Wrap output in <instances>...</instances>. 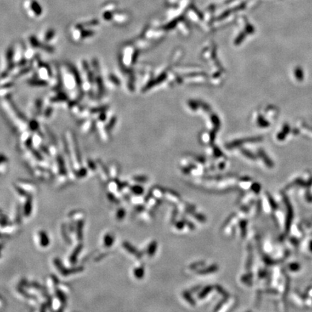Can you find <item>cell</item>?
Instances as JSON below:
<instances>
[{"instance_id":"6da1fadb","label":"cell","mask_w":312,"mask_h":312,"mask_svg":"<svg viewBox=\"0 0 312 312\" xmlns=\"http://www.w3.org/2000/svg\"><path fill=\"white\" fill-rule=\"evenodd\" d=\"M40 243L43 247L47 246L49 244V239L48 235L44 231H41L39 233Z\"/></svg>"},{"instance_id":"7a4b0ae2","label":"cell","mask_w":312,"mask_h":312,"mask_svg":"<svg viewBox=\"0 0 312 312\" xmlns=\"http://www.w3.org/2000/svg\"><path fill=\"white\" fill-rule=\"evenodd\" d=\"M32 210V202L31 199H28L27 202H26L25 205V208H24V213L26 216L30 215V212H31Z\"/></svg>"},{"instance_id":"3957f363","label":"cell","mask_w":312,"mask_h":312,"mask_svg":"<svg viewBox=\"0 0 312 312\" xmlns=\"http://www.w3.org/2000/svg\"><path fill=\"white\" fill-rule=\"evenodd\" d=\"M81 248H82V246H78L77 248H76L75 252L72 253V255L71 256V257H70V261H71L72 263H74V262H76V259H77L78 254H79Z\"/></svg>"},{"instance_id":"277c9868","label":"cell","mask_w":312,"mask_h":312,"mask_svg":"<svg viewBox=\"0 0 312 312\" xmlns=\"http://www.w3.org/2000/svg\"><path fill=\"white\" fill-rule=\"evenodd\" d=\"M114 241V238L111 236L110 234H107L105 237H104V243L106 246H111L113 243Z\"/></svg>"},{"instance_id":"5b68a950","label":"cell","mask_w":312,"mask_h":312,"mask_svg":"<svg viewBox=\"0 0 312 312\" xmlns=\"http://www.w3.org/2000/svg\"><path fill=\"white\" fill-rule=\"evenodd\" d=\"M83 222H80L79 225H78V231H77V236L79 239H82V229H83Z\"/></svg>"},{"instance_id":"8992f818","label":"cell","mask_w":312,"mask_h":312,"mask_svg":"<svg viewBox=\"0 0 312 312\" xmlns=\"http://www.w3.org/2000/svg\"><path fill=\"white\" fill-rule=\"evenodd\" d=\"M5 161H7V158L5 157V156L2 155H0V163L5 162Z\"/></svg>"},{"instance_id":"52a82bcc","label":"cell","mask_w":312,"mask_h":312,"mask_svg":"<svg viewBox=\"0 0 312 312\" xmlns=\"http://www.w3.org/2000/svg\"><path fill=\"white\" fill-rule=\"evenodd\" d=\"M2 249V244H0V252H1Z\"/></svg>"}]
</instances>
